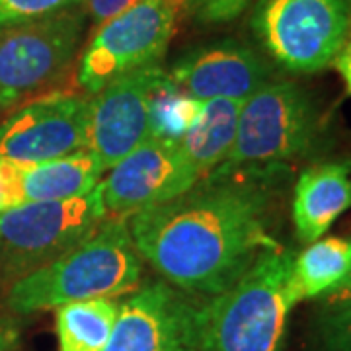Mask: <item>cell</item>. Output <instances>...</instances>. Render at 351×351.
<instances>
[{
    "label": "cell",
    "instance_id": "cell-21",
    "mask_svg": "<svg viewBox=\"0 0 351 351\" xmlns=\"http://www.w3.org/2000/svg\"><path fill=\"white\" fill-rule=\"evenodd\" d=\"M82 4V0H0V29L45 18Z\"/></svg>",
    "mask_w": 351,
    "mask_h": 351
},
{
    "label": "cell",
    "instance_id": "cell-7",
    "mask_svg": "<svg viewBox=\"0 0 351 351\" xmlns=\"http://www.w3.org/2000/svg\"><path fill=\"white\" fill-rule=\"evenodd\" d=\"M252 29L289 73L311 75L334 64L351 29V0H258Z\"/></svg>",
    "mask_w": 351,
    "mask_h": 351
},
{
    "label": "cell",
    "instance_id": "cell-2",
    "mask_svg": "<svg viewBox=\"0 0 351 351\" xmlns=\"http://www.w3.org/2000/svg\"><path fill=\"white\" fill-rule=\"evenodd\" d=\"M143 285L138 256L127 219H108L82 244L18 277L6 304L16 314L55 311L90 299H115Z\"/></svg>",
    "mask_w": 351,
    "mask_h": 351
},
{
    "label": "cell",
    "instance_id": "cell-17",
    "mask_svg": "<svg viewBox=\"0 0 351 351\" xmlns=\"http://www.w3.org/2000/svg\"><path fill=\"white\" fill-rule=\"evenodd\" d=\"M106 170L90 151L57 160L22 164L25 203L66 201L86 195L101 182Z\"/></svg>",
    "mask_w": 351,
    "mask_h": 351
},
{
    "label": "cell",
    "instance_id": "cell-23",
    "mask_svg": "<svg viewBox=\"0 0 351 351\" xmlns=\"http://www.w3.org/2000/svg\"><path fill=\"white\" fill-rule=\"evenodd\" d=\"M22 164L0 158V213L24 205Z\"/></svg>",
    "mask_w": 351,
    "mask_h": 351
},
{
    "label": "cell",
    "instance_id": "cell-12",
    "mask_svg": "<svg viewBox=\"0 0 351 351\" xmlns=\"http://www.w3.org/2000/svg\"><path fill=\"white\" fill-rule=\"evenodd\" d=\"M166 73L151 64L121 76L90 96L88 151L108 172L138 145L149 141L151 96Z\"/></svg>",
    "mask_w": 351,
    "mask_h": 351
},
{
    "label": "cell",
    "instance_id": "cell-27",
    "mask_svg": "<svg viewBox=\"0 0 351 351\" xmlns=\"http://www.w3.org/2000/svg\"><path fill=\"white\" fill-rule=\"evenodd\" d=\"M328 299H350L351 301V279L339 291H336L334 295H330Z\"/></svg>",
    "mask_w": 351,
    "mask_h": 351
},
{
    "label": "cell",
    "instance_id": "cell-18",
    "mask_svg": "<svg viewBox=\"0 0 351 351\" xmlns=\"http://www.w3.org/2000/svg\"><path fill=\"white\" fill-rule=\"evenodd\" d=\"M121 302L90 299L55 308L59 351H106Z\"/></svg>",
    "mask_w": 351,
    "mask_h": 351
},
{
    "label": "cell",
    "instance_id": "cell-4",
    "mask_svg": "<svg viewBox=\"0 0 351 351\" xmlns=\"http://www.w3.org/2000/svg\"><path fill=\"white\" fill-rule=\"evenodd\" d=\"M86 20L75 6L0 29V108L59 92L80 53Z\"/></svg>",
    "mask_w": 351,
    "mask_h": 351
},
{
    "label": "cell",
    "instance_id": "cell-15",
    "mask_svg": "<svg viewBox=\"0 0 351 351\" xmlns=\"http://www.w3.org/2000/svg\"><path fill=\"white\" fill-rule=\"evenodd\" d=\"M240 108L242 101L239 100L203 101L197 119L176 141L201 178L226 162L237 138Z\"/></svg>",
    "mask_w": 351,
    "mask_h": 351
},
{
    "label": "cell",
    "instance_id": "cell-19",
    "mask_svg": "<svg viewBox=\"0 0 351 351\" xmlns=\"http://www.w3.org/2000/svg\"><path fill=\"white\" fill-rule=\"evenodd\" d=\"M203 101L186 96L164 73L151 96L149 138L178 141L197 119Z\"/></svg>",
    "mask_w": 351,
    "mask_h": 351
},
{
    "label": "cell",
    "instance_id": "cell-9",
    "mask_svg": "<svg viewBox=\"0 0 351 351\" xmlns=\"http://www.w3.org/2000/svg\"><path fill=\"white\" fill-rule=\"evenodd\" d=\"M90 96L51 92L22 104L0 125V158L18 164L88 151Z\"/></svg>",
    "mask_w": 351,
    "mask_h": 351
},
{
    "label": "cell",
    "instance_id": "cell-5",
    "mask_svg": "<svg viewBox=\"0 0 351 351\" xmlns=\"http://www.w3.org/2000/svg\"><path fill=\"white\" fill-rule=\"evenodd\" d=\"M320 113L313 96L289 80H271L242 101L237 138L225 164L285 166L313 151Z\"/></svg>",
    "mask_w": 351,
    "mask_h": 351
},
{
    "label": "cell",
    "instance_id": "cell-3",
    "mask_svg": "<svg viewBox=\"0 0 351 351\" xmlns=\"http://www.w3.org/2000/svg\"><path fill=\"white\" fill-rule=\"evenodd\" d=\"M295 254L263 250L234 285L199 308V351H283Z\"/></svg>",
    "mask_w": 351,
    "mask_h": 351
},
{
    "label": "cell",
    "instance_id": "cell-20",
    "mask_svg": "<svg viewBox=\"0 0 351 351\" xmlns=\"http://www.w3.org/2000/svg\"><path fill=\"white\" fill-rule=\"evenodd\" d=\"M316 341L322 351H351V301L326 299L316 318Z\"/></svg>",
    "mask_w": 351,
    "mask_h": 351
},
{
    "label": "cell",
    "instance_id": "cell-1",
    "mask_svg": "<svg viewBox=\"0 0 351 351\" xmlns=\"http://www.w3.org/2000/svg\"><path fill=\"white\" fill-rule=\"evenodd\" d=\"M285 166L221 164L174 199L127 219L141 260L188 295L215 297L244 276L271 234Z\"/></svg>",
    "mask_w": 351,
    "mask_h": 351
},
{
    "label": "cell",
    "instance_id": "cell-14",
    "mask_svg": "<svg viewBox=\"0 0 351 351\" xmlns=\"http://www.w3.org/2000/svg\"><path fill=\"white\" fill-rule=\"evenodd\" d=\"M351 209V158L316 162L299 176L293 191V223L297 237L313 244Z\"/></svg>",
    "mask_w": 351,
    "mask_h": 351
},
{
    "label": "cell",
    "instance_id": "cell-16",
    "mask_svg": "<svg viewBox=\"0 0 351 351\" xmlns=\"http://www.w3.org/2000/svg\"><path fill=\"white\" fill-rule=\"evenodd\" d=\"M351 279V237H330L313 242L295 256L291 295L295 302L328 299Z\"/></svg>",
    "mask_w": 351,
    "mask_h": 351
},
{
    "label": "cell",
    "instance_id": "cell-25",
    "mask_svg": "<svg viewBox=\"0 0 351 351\" xmlns=\"http://www.w3.org/2000/svg\"><path fill=\"white\" fill-rule=\"evenodd\" d=\"M20 324L10 316H0V351H16L20 346Z\"/></svg>",
    "mask_w": 351,
    "mask_h": 351
},
{
    "label": "cell",
    "instance_id": "cell-24",
    "mask_svg": "<svg viewBox=\"0 0 351 351\" xmlns=\"http://www.w3.org/2000/svg\"><path fill=\"white\" fill-rule=\"evenodd\" d=\"M82 2H84L82 10L86 12V18L92 22V27L98 29L101 24H106L113 16L127 10L138 0H82Z\"/></svg>",
    "mask_w": 351,
    "mask_h": 351
},
{
    "label": "cell",
    "instance_id": "cell-26",
    "mask_svg": "<svg viewBox=\"0 0 351 351\" xmlns=\"http://www.w3.org/2000/svg\"><path fill=\"white\" fill-rule=\"evenodd\" d=\"M334 66H336V71H338L341 80H343V84H346V92L351 96V29L346 45L341 47L339 55L336 57V61H334Z\"/></svg>",
    "mask_w": 351,
    "mask_h": 351
},
{
    "label": "cell",
    "instance_id": "cell-11",
    "mask_svg": "<svg viewBox=\"0 0 351 351\" xmlns=\"http://www.w3.org/2000/svg\"><path fill=\"white\" fill-rule=\"evenodd\" d=\"M106 351H199V306L166 281L121 302Z\"/></svg>",
    "mask_w": 351,
    "mask_h": 351
},
{
    "label": "cell",
    "instance_id": "cell-8",
    "mask_svg": "<svg viewBox=\"0 0 351 351\" xmlns=\"http://www.w3.org/2000/svg\"><path fill=\"white\" fill-rule=\"evenodd\" d=\"M182 12L184 0H138L101 24L80 55L78 86L94 96L121 76L158 64Z\"/></svg>",
    "mask_w": 351,
    "mask_h": 351
},
{
    "label": "cell",
    "instance_id": "cell-6",
    "mask_svg": "<svg viewBox=\"0 0 351 351\" xmlns=\"http://www.w3.org/2000/svg\"><path fill=\"white\" fill-rule=\"evenodd\" d=\"M108 213L100 184L86 195L66 201L24 203L0 213V269L25 276L90 239Z\"/></svg>",
    "mask_w": 351,
    "mask_h": 351
},
{
    "label": "cell",
    "instance_id": "cell-22",
    "mask_svg": "<svg viewBox=\"0 0 351 351\" xmlns=\"http://www.w3.org/2000/svg\"><path fill=\"white\" fill-rule=\"evenodd\" d=\"M254 0H184V14L201 25H219L237 20Z\"/></svg>",
    "mask_w": 351,
    "mask_h": 351
},
{
    "label": "cell",
    "instance_id": "cell-13",
    "mask_svg": "<svg viewBox=\"0 0 351 351\" xmlns=\"http://www.w3.org/2000/svg\"><path fill=\"white\" fill-rule=\"evenodd\" d=\"M168 75L193 100L226 98L244 101L271 82V66L252 47L226 39L188 51L176 61Z\"/></svg>",
    "mask_w": 351,
    "mask_h": 351
},
{
    "label": "cell",
    "instance_id": "cell-10",
    "mask_svg": "<svg viewBox=\"0 0 351 351\" xmlns=\"http://www.w3.org/2000/svg\"><path fill=\"white\" fill-rule=\"evenodd\" d=\"M201 180L176 141L149 138L101 178L108 219H129L152 205L174 199Z\"/></svg>",
    "mask_w": 351,
    "mask_h": 351
}]
</instances>
